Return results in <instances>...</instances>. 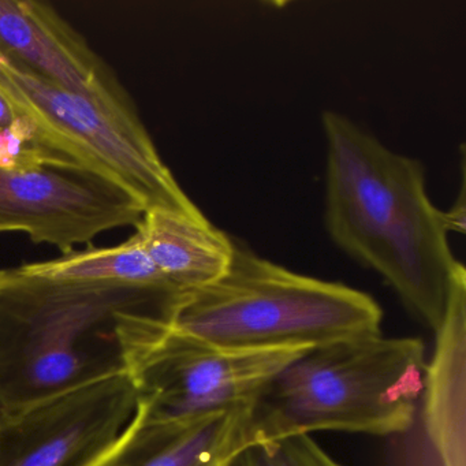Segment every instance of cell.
Segmentation results:
<instances>
[{"mask_svg": "<svg viewBox=\"0 0 466 466\" xmlns=\"http://www.w3.org/2000/svg\"><path fill=\"white\" fill-rule=\"evenodd\" d=\"M321 127L327 233L349 258L380 275L420 323L438 331L461 263L428 196L424 165L338 111H324Z\"/></svg>", "mask_w": 466, "mask_h": 466, "instance_id": "6da1fadb", "label": "cell"}, {"mask_svg": "<svg viewBox=\"0 0 466 466\" xmlns=\"http://www.w3.org/2000/svg\"><path fill=\"white\" fill-rule=\"evenodd\" d=\"M168 286L50 279L0 269V410L127 372L122 335L147 315H173Z\"/></svg>", "mask_w": 466, "mask_h": 466, "instance_id": "7a4b0ae2", "label": "cell"}, {"mask_svg": "<svg viewBox=\"0 0 466 466\" xmlns=\"http://www.w3.org/2000/svg\"><path fill=\"white\" fill-rule=\"evenodd\" d=\"M425 368L419 338L378 334L310 349L253 402V447L319 431L405 435L419 410Z\"/></svg>", "mask_w": 466, "mask_h": 466, "instance_id": "3957f363", "label": "cell"}, {"mask_svg": "<svg viewBox=\"0 0 466 466\" xmlns=\"http://www.w3.org/2000/svg\"><path fill=\"white\" fill-rule=\"evenodd\" d=\"M381 320L370 294L291 271L234 238L228 271L182 293L170 324L219 348L315 349L380 334Z\"/></svg>", "mask_w": 466, "mask_h": 466, "instance_id": "277c9868", "label": "cell"}, {"mask_svg": "<svg viewBox=\"0 0 466 466\" xmlns=\"http://www.w3.org/2000/svg\"><path fill=\"white\" fill-rule=\"evenodd\" d=\"M122 349L137 410L165 424L252 405L283 368L310 350L219 348L176 331L163 316L129 324Z\"/></svg>", "mask_w": 466, "mask_h": 466, "instance_id": "5b68a950", "label": "cell"}, {"mask_svg": "<svg viewBox=\"0 0 466 466\" xmlns=\"http://www.w3.org/2000/svg\"><path fill=\"white\" fill-rule=\"evenodd\" d=\"M0 92L18 113L47 125L81 155L89 167L124 185L149 209L195 220L206 215L163 162L140 116H124L56 86L0 53Z\"/></svg>", "mask_w": 466, "mask_h": 466, "instance_id": "8992f818", "label": "cell"}, {"mask_svg": "<svg viewBox=\"0 0 466 466\" xmlns=\"http://www.w3.org/2000/svg\"><path fill=\"white\" fill-rule=\"evenodd\" d=\"M146 207L124 185L83 165L0 171V233H24L62 255L106 231L136 226Z\"/></svg>", "mask_w": 466, "mask_h": 466, "instance_id": "52a82bcc", "label": "cell"}, {"mask_svg": "<svg viewBox=\"0 0 466 466\" xmlns=\"http://www.w3.org/2000/svg\"><path fill=\"white\" fill-rule=\"evenodd\" d=\"M136 408L135 384L119 372L0 410V466H89L124 432Z\"/></svg>", "mask_w": 466, "mask_h": 466, "instance_id": "ba28073f", "label": "cell"}, {"mask_svg": "<svg viewBox=\"0 0 466 466\" xmlns=\"http://www.w3.org/2000/svg\"><path fill=\"white\" fill-rule=\"evenodd\" d=\"M0 53L39 77L124 116L135 102L110 66L54 9L36 0H0Z\"/></svg>", "mask_w": 466, "mask_h": 466, "instance_id": "9c48e42d", "label": "cell"}, {"mask_svg": "<svg viewBox=\"0 0 466 466\" xmlns=\"http://www.w3.org/2000/svg\"><path fill=\"white\" fill-rule=\"evenodd\" d=\"M252 405L215 411L181 424L135 416L89 466H226L253 449Z\"/></svg>", "mask_w": 466, "mask_h": 466, "instance_id": "30bf717a", "label": "cell"}, {"mask_svg": "<svg viewBox=\"0 0 466 466\" xmlns=\"http://www.w3.org/2000/svg\"><path fill=\"white\" fill-rule=\"evenodd\" d=\"M435 337L416 414L421 419L422 463L465 466L466 271L462 263L455 269L446 316Z\"/></svg>", "mask_w": 466, "mask_h": 466, "instance_id": "8fae6325", "label": "cell"}, {"mask_svg": "<svg viewBox=\"0 0 466 466\" xmlns=\"http://www.w3.org/2000/svg\"><path fill=\"white\" fill-rule=\"evenodd\" d=\"M136 233L160 274L181 293L219 279L233 258V237L208 219L149 209L136 226Z\"/></svg>", "mask_w": 466, "mask_h": 466, "instance_id": "7c38bea8", "label": "cell"}, {"mask_svg": "<svg viewBox=\"0 0 466 466\" xmlns=\"http://www.w3.org/2000/svg\"><path fill=\"white\" fill-rule=\"evenodd\" d=\"M21 267L31 274L50 279L173 288L152 263L137 233L116 247L96 248L89 245L86 249L73 250L54 260Z\"/></svg>", "mask_w": 466, "mask_h": 466, "instance_id": "4fadbf2b", "label": "cell"}, {"mask_svg": "<svg viewBox=\"0 0 466 466\" xmlns=\"http://www.w3.org/2000/svg\"><path fill=\"white\" fill-rule=\"evenodd\" d=\"M51 165L88 166L65 138L29 114L18 113L0 129V171L34 170Z\"/></svg>", "mask_w": 466, "mask_h": 466, "instance_id": "5bb4252c", "label": "cell"}, {"mask_svg": "<svg viewBox=\"0 0 466 466\" xmlns=\"http://www.w3.org/2000/svg\"><path fill=\"white\" fill-rule=\"evenodd\" d=\"M241 461L244 466H339L310 436L253 447Z\"/></svg>", "mask_w": 466, "mask_h": 466, "instance_id": "9a60e30c", "label": "cell"}, {"mask_svg": "<svg viewBox=\"0 0 466 466\" xmlns=\"http://www.w3.org/2000/svg\"><path fill=\"white\" fill-rule=\"evenodd\" d=\"M461 173H462V181H461V189L455 198L454 204L447 211H441V220H443L444 228L447 233L465 234L466 223V187H465V154L462 152V160H461Z\"/></svg>", "mask_w": 466, "mask_h": 466, "instance_id": "2e32d148", "label": "cell"}, {"mask_svg": "<svg viewBox=\"0 0 466 466\" xmlns=\"http://www.w3.org/2000/svg\"><path fill=\"white\" fill-rule=\"evenodd\" d=\"M18 111L10 105L9 100L6 99L2 92H0V129L9 125L13 119L17 116Z\"/></svg>", "mask_w": 466, "mask_h": 466, "instance_id": "e0dca14e", "label": "cell"}, {"mask_svg": "<svg viewBox=\"0 0 466 466\" xmlns=\"http://www.w3.org/2000/svg\"><path fill=\"white\" fill-rule=\"evenodd\" d=\"M238 460L233 461V462L228 463L226 466H238Z\"/></svg>", "mask_w": 466, "mask_h": 466, "instance_id": "ac0fdd59", "label": "cell"}, {"mask_svg": "<svg viewBox=\"0 0 466 466\" xmlns=\"http://www.w3.org/2000/svg\"><path fill=\"white\" fill-rule=\"evenodd\" d=\"M242 457V455H241ZM241 457H239V460H238V466H244V463H242V461H241Z\"/></svg>", "mask_w": 466, "mask_h": 466, "instance_id": "d6986e66", "label": "cell"}, {"mask_svg": "<svg viewBox=\"0 0 466 466\" xmlns=\"http://www.w3.org/2000/svg\"><path fill=\"white\" fill-rule=\"evenodd\" d=\"M340 466V465H339Z\"/></svg>", "mask_w": 466, "mask_h": 466, "instance_id": "ffe728a7", "label": "cell"}]
</instances>
